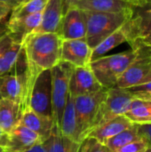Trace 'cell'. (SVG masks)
<instances>
[{"label":"cell","mask_w":151,"mask_h":152,"mask_svg":"<svg viewBox=\"0 0 151 152\" xmlns=\"http://www.w3.org/2000/svg\"><path fill=\"white\" fill-rule=\"evenodd\" d=\"M62 38L55 33L30 34L22 43L25 58V87L21 114L28 109L30 94L38 76L51 70L61 61Z\"/></svg>","instance_id":"obj_1"},{"label":"cell","mask_w":151,"mask_h":152,"mask_svg":"<svg viewBox=\"0 0 151 152\" xmlns=\"http://www.w3.org/2000/svg\"><path fill=\"white\" fill-rule=\"evenodd\" d=\"M85 12L86 18L85 40L93 50L129 20L133 16L134 8L120 12Z\"/></svg>","instance_id":"obj_2"},{"label":"cell","mask_w":151,"mask_h":152,"mask_svg":"<svg viewBox=\"0 0 151 152\" xmlns=\"http://www.w3.org/2000/svg\"><path fill=\"white\" fill-rule=\"evenodd\" d=\"M137 55V52L131 48L125 52L98 58L90 62V68L103 88H113Z\"/></svg>","instance_id":"obj_3"},{"label":"cell","mask_w":151,"mask_h":152,"mask_svg":"<svg viewBox=\"0 0 151 152\" xmlns=\"http://www.w3.org/2000/svg\"><path fill=\"white\" fill-rule=\"evenodd\" d=\"M74 67L60 61L51 69L52 73V108L54 130L59 133L62 114L69 94V80Z\"/></svg>","instance_id":"obj_4"},{"label":"cell","mask_w":151,"mask_h":152,"mask_svg":"<svg viewBox=\"0 0 151 152\" xmlns=\"http://www.w3.org/2000/svg\"><path fill=\"white\" fill-rule=\"evenodd\" d=\"M107 90L108 89L103 88L94 94L73 97L81 142H83L90 134L100 107L106 98Z\"/></svg>","instance_id":"obj_5"},{"label":"cell","mask_w":151,"mask_h":152,"mask_svg":"<svg viewBox=\"0 0 151 152\" xmlns=\"http://www.w3.org/2000/svg\"><path fill=\"white\" fill-rule=\"evenodd\" d=\"M134 97L127 89L117 86L108 89L106 98L100 107L91 132L108 121L118 116L125 115Z\"/></svg>","instance_id":"obj_6"},{"label":"cell","mask_w":151,"mask_h":152,"mask_svg":"<svg viewBox=\"0 0 151 152\" xmlns=\"http://www.w3.org/2000/svg\"><path fill=\"white\" fill-rule=\"evenodd\" d=\"M28 109L53 118L51 70L44 71L36 78L30 94Z\"/></svg>","instance_id":"obj_7"},{"label":"cell","mask_w":151,"mask_h":152,"mask_svg":"<svg viewBox=\"0 0 151 152\" xmlns=\"http://www.w3.org/2000/svg\"><path fill=\"white\" fill-rule=\"evenodd\" d=\"M136 37H138V27L136 19L133 16L129 20L93 49L91 61L105 56L107 53L125 42L129 44Z\"/></svg>","instance_id":"obj_8"},{"label":"cell","mask_w":151,"mask_h":152,"mask_svg":"<svg viewBox=\"0 0 151 152\" xmlns=\"http://www.w3.org/2000/svg\"><path fill=\"white\" fill-rule=\"evenodd\" d=\"M151 81V55H137L135 61L124 72L117 83V87H130Z\"/></svg>","instance_id":"obj_9"},{"label":"cell","mask_w":151,"mask_h":152,"mask_svg":"<svg viewBox=\"0 0 151 152\" xmlns=\"http://www.w3.org/2000/svg\"><path fill=\"white\" fill-rule=\"evenodd\" d=\"M44 142L41 137L20 123L7 134L3 152H27Z\"/></svg>","instance_id":"obj_10"},{"label":"cell","mask_w":151,"mask_h":152,"mask_svg":"<svg viewBox=\"0 0 151 152\" xmlns=\"http://www.w3.org/2000/svg\"><path fill=\"white\" fill-rule=\"evenodd\" d=\"M102 89L103 87L95 77L90 65L73 69L69 80V94L72 97L88 95Z\"/></svg>","instance_id":"obj_11"},{"label":"cell","mask_w":151,"mask_h":152,"mask_svg":"<svg viewBox=\"0 0 151 152\" xmlns=\"http://www.w3.org/2000/svg\"><path fill=\"white\" fill-rule=\"evenodd\" d=\"M92 51L85 38L63 40L61 61L69 63L74 68L89 66Z\"/></svg>","instance_id":"obj_12"},{"label":"cell","mask_w":151,"mask_h":152,"mask_svg":"<svg viewBox=\"0 0 151 152\" xmlns=\"http://www.w3.org/2000/svg\"><path fill=\"white\" fill-rule=\"evenodd\" d=\"M85 12L77 7L69 6L63 14L61 37L62 40L85 38Z\"/></svg>","instance_id":"obj_13"},{"label":"cell","mask_w":151,"mask_h":152,"mask_svg":"<svg viewBox=\"0 0 151 152\" xmlns=\"http://www.w3.org/2000/svg\"><path fill=\"white\" fill-rule=\"evenodd\" d=\"M63 14V1L49 0L45 8L42 12L40 24L32 34L55 33L61 35Z\"/></svg>","instance_id":"obj_14"},{"label":"cell","mask_w":151,"mask_h":152,"mask_svg":"<svg viewBox=\"0 0 151 152\" xmlns=\"http://www.w3.org/2000/svg\"><path fill=\"white\" fill-rule=\"evenodd\" d=\"M42 12L32 13L20 18H9L6 21L7 34L20 45L39 26Z\"/></svg>","instance_id":"obj_15"},{"label":"cell","mask_w":151,"mask_h":152,"mask_svg":"<svg viewBox=\"0 0 151 152\" xmlns=\"http://www.w3.org/2000/svg\"><path fill=\"white\" fill-rule=\"evenodd\" d=\"M22 53V45L16 43L8 34L0 37V76L13 73Z\"/></svg>","instance_id":"obj_16"},{"label":"cell","mask_w":151,"mask_h":152,"mask_svg":"<svg viewBox=\"0 0 151 152\" xmlns=\"http://www.w3.org/2000/svg\"><path fill=\"white\" fill-rule=\"evenodd\" d=\"M69 6L94 12H120L133 8L124 0H71Z\"/></svg>","instance_id":"obj_17"},{"label":"cell","mask_w":151,"mask_h":152,"mask_svg":"<svg viewBox=\"0 0 151 152\" xmlns=\"http://www.w3.org/2000/svg\"><path fill=\"white\" fill-rule=\"evenodd\" d=\"M25 87L24 72L0 76V98L14 101L21 105Z\"/></svg>","instance_id":"obj_18"},{"label":"cell","mask_w":151,"mask_h":152,"mask_svg":"<svg viewBox=\"0 0 151 152\" xmlns=\"http://www.w3.org/2000/svg\"><path fill=\"white\" fill-rule=\"evenodd\" d=\"M20 124L37 134L43 142H45L51 136L54 128L53 118L42 116L30 109L22 112Z\"/></svg>","instance_id":"obj_19"},{"label":"cell","mask_w":151,"mask_h":152,"mask_svg":"<svg viewBox=\"0 0 151 152\" xmlns=\"http://www.w3.org/2000/svg\"><path fill=\"white\" fill-rule=\"evenodd\" d=\"M133 125V124L125 115L118 116L93 130L87 137H93L101 143L105 144L106 142L109 141L110 138L129 128Z\"/></svg>","instance_id":"obj_20"},{"label":"cell","mask_w":151,"mask_h":152,"mask_svg":"<svg viewBox=\"0 0 151 152\" xmlns=\"http://www.w3.org/2000/svg\"><path fill=\"white\" fill-rule=\"evenodd\" d=\"M59 134L61 136L66 137L73 142H76L77 143H82L79 135L78 127H77V123L74 98L71 96L70 94H69L67 103L62 114Z\"/></svg>","instance_id":"obj_21"},{"label":"cell","mask_w":151,"mask_h":152,"mask_svg":"<svg viewBox=\"0 0 151 152\" xmlns=\"http://www.w3.org/2000/svg\"><path fill=\"white\" fill-rule=\"evenodd\" d=\"M21 110L18 102L0 98V128L6 134L11 132L20 121Z\"/></svg>","instance_id":"obj_22"},{"label":"cell","mask_w":151,"mask_h":152,"mask_svg":"<svg viewBox=\"0 0 151 152\" xmlns=\"http://www.w3.org/2000/svg\"><path fill=\"white\" fill-rule=\"evenodd\" d=\"M125 116L133 124H151V101L134 98Z\"/></svg>","instance_id":"obj_23"},{"label":"cell","mask_w":151,"mask_h":152,"mask_svg":"<svg viewBox=\"0 0 151 152\" xmlns=\"http://www.w3.org/2000/svg\"><path fill=\"white\" fill-rule=\"evenodd\" d=\"M81 143L61 136L54 129L51 136L43 142L46 152H78Z\"/></svg>","instance_id":"obj_24"},{"label":"cell","mask_w":151,"mask_h":152,"mask_svg":"<svg viewBox=\"0 0 151 152\" xmlns=\"http://www.w3.org/2000/svg\"><path fill=\"white\" fill-rule=\"evenodd\" d=\"M138 139H141V136L138 133V126L136 124H133L129 128L110 138L109 141L106 142L105 145L111 151V152H116L123 146Z\"/></svg>","instance_id":"obj_25"},{"label":"cell","mask_w":151,"mask_h":152,"mask_svg":"<svg viewBox=\"0 0 151 152\" xmlns=\"http://www.w3.org/2000/svg\"><path fill=\"white\" fill-rule=\"evenodd\" d=\"M133 16L137 21L138 37L151 33V3L142 7L134 8Z\"/></svg>","instance_id":"obj_26"},{"label":"cell","mask_w":151,"mask_h":152,"mask_svg":"<svg viewBox=\"0 0 151 152\" xmlns=\"http://www.w3.org/2000/svg\"><path fill=\"white\" fill-rule=\"evenodd\" d=\"M49 0H28L20 6L12 8L10 18H20L32 13L42 12Z\"/></svg>","instance_id":"obj_27"},{"label":"cell","mask_w":151,"mask_h":152,"mask_svg":"<svg viewBox=\"0 0 151 152\" xmlns=\"http://www.w3.org/2000/svg\"><path fill=\"white\" fill-rule=\"evenodd\" d=\"M129 45L138 55H151V33L133 39Z\"/></svg>","instance_id":"obj_28"},{"label":"cell","mask_w":151,"mask_h":152,"mask_svg":"<svg viewBox=\"0 0 151 152\" xmlns=\"http://www.w3.org/2000/svg\"><path fill=\"white\" fill-rule=\"evenodd\" d=\"M78 152H111V151L96 139L87 137L82 142Z\"/></svg>","instance_id":"obj_29"},{"label":"cell","mask_w":151,"mask_h":152,"mask_svg":"<svg viewBox=\"0 0 151 152\" xmlns=\"http://www.w3.org/2000/svg\"><path fill=\"white\" fill-rule=\"evenodd\" d=\"M134 98L145 99L151 96V81L142 83L141 85L130 87L127 89Z\"/></svg>","instance_id":"obj_30"},{"label":"cell","mask_w":151,"mask_h":152,"mask_svg":"<svg viewBox=\"0 0 151 152\" xmlns=\"http://www.w3.org/2000/svg\"><path fill=\"white\" fill-rule=\"evenodd\" d=\"M148 148H149V145L147 144V142L143 139L141 138L123 146L116 152H143Z\"/></svg>","instance_id":"obj_31"},{"label":"cell","mask_w":151,"mask_h":152,"mask_svg":"<svg viewBox=\"0 0 151 152\" xmlns=\"http://www.w3.org/2000/svg\"><path fill=\"white\" fill-rule=\"evenodd\" d=\"M138 133L142 139H143L149 147H151V124L146 125H137Z\"/></svg>","instance_id":"obj_32"},{"label":"cell","mask_w":151,"mask_h":152,"mask_svg":"<svg viewBox=\"0 0 151 152\" xmlns=\"http://www.w3.org/2000/svg\"><path fill=\"white\" fill-rule=\"evenodd\" d=\"M12 6L9 4L0 2V22H6L9 13L12 12Z\"/></svg>","instance_id":"obj_33"},{"label":"cell","mask_w":151,"mask_h":152,"mask_svg":"<svg viewBox=\"0 0 151 152\" xmlns=\"http://www.w3.org/2000/svg\"><path fill=\"white\" fill-rule=\"evenodd\" d=\"M127 4H129L133 8L142 7L150 3V0H124Z\"/></svg>","instance_id":"obj_34"},{"label":"cell","mask_w":151,"mask_h":152,"mask_svg":"<svg viewBox=\"0 0 151 152\" xmlns=\"http://www.w3.org/2000/svg\"><path fill=\"white\" fill-rule=\"evenodd\" d=\"M27 152H46V151H45V149H44V147L43 146V143H42V144L35 146L34 148H32L31 150L28 151Z\"/></svg>","instance_id":"obj_35"},{"label":"cell","mask_w":151,"mask_h":152,"mask_svg":"<svg viewBox=\"0 0 151 152\" xmlns=\"http://www.w3.org/2000/svg\"><path fill=\"white\" fill-rule=\"evenodd\" d=\"M6 136H7V134L4 133L1 128H0V147L2 148L4 143H5V140H6Z\"/></svg>","instance_id":"obj_36"},{"label":"cell","mask_w":151,"mask_h":152,"mask_svg":"<svg viewBox=\"0 0 151 152\" xmlns=\"http://www.w3.org/2000/svg\"><path fill=\"white\" fill-rule=\"evenodd\" d=\"M7 31L6 22H0V37L5 34Z\"/></svg>","instance_id":"obj_37"},{"label":"cell","mask_w":151,"mask_h":152,"mask_svg":"<svg viewBox=\"0 0 151 152\" xmlns=\"http://www.w3.org/2000/svg\"><path fill=\"white\" fill-rule=\"evenodd\" d=\"M27 1H28V0H15V3H14V6H13V8H15V7H17V6L21 5L22 4L26 3Z\"/></svg>","instance_id":"obj_38"},{"label":"cell","mask_w":151,"mask_h":152,"mask_svg":"<svg viewBox=\"0 0 151 152\" xmlns=\"http://www.w3.org/2000/svg\"><path fill=\"white\" fill-rule=\"evenodd\" d=\"M63 1V11L65 12V11L67 10V8L69 7V2L71 0H62Z\"/></svg>","instance_id":"obj_39"},{"label":"cell","mask_w":151,"mask_h":152,"mask_svg":"<svg viewBox=\"0 0 151 152\" xmlns=\"http://www.w3.org/2000/svg\"><path fill=\"white\" fill-rule=\"evenodd\" d=\"M0 2H4V3H6V4H9L12 6H14V3H15V0H0Z\"/></svg>","instance_id":"obj_40"},{"label":"cell","mask_w":151,"mask_h":152,"mask_svg":"<svg viewBox=\"0 0 151 152\" xmlns=\"http://www.w3.org/2000/svg\"><path fill=\"white\" fill-rule=\"evenodd\" d=\"M142 100H146V101H151V96H150V97H147V98H145V99H142Z\"/></svg>","instance_id":"obj_41"},{"label":"cell","mask_w":151,"mask_h":152,"mask_svg":"<svg viewBox=\"0 0 151 152\" xmlns=\"http://www.w3.org/2000/svg\"><path fill=\"white\" fill-rule=\"evenodd\" d=\"M143 152H151V147H149L145 151H143Z\"/></svg>","instance_id":"obj_42"},{"label":"cell","mask_w":151,"mask_h":152,"mask_svg":"<svg viewBox=\"0 0 151 152\" xmlns=\"http://www.w3.org/2000/svg\"><path fill=\"white\" fill-rule=\"evenodd\" d=\"M0 152H3V150H2V148L0 147Z\"/></svg>","instance_id":"obj_43"},{"label":"cell","mask_w":151,"mask_h":152,"mask_svg":"<svg viewBox=\"0 0 151 152\" xmlns=\"http://www.w3.org/2000/svg\"><path fill=\"white\" fill-rule=\"evenodd\" d=\"M150 3H151V0H150Z\"/></svg>","instance_id":"obj_44"}]
</instances>
